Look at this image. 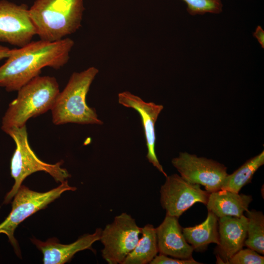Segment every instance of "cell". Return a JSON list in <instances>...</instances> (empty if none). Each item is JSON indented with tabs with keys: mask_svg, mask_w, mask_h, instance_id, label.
<instances>
[{
	"mask_svg": "<svg viewBox=\"0 0 264 264\" xmlns=\"http://www.w3.org/2000/svg\"><path fill=\"white\" fill-rule=\"evenodd\" d=\"M35 35L26 5L0 0V42L21 47L31 42Z\"/></svg>",
	"mask_w": 264,
	"mask_h": 264,
	"instance_id": "30bf717a",
	"label": "cell"
},
{
	"mask_svg": "<svg viewBox=\"0 0 264 264\" xmlns=\"http://www.w3.org/2000/svg\"><path fill=\"white\" fill-rule=\"evenodd\" d=\"M247 239L244 245L261 254H264V216L261 211H246Z\"/></svg>",
	"mask_w": 264,
	"mask_h": 264,
	"instance_id": "d6986e66",
	"label": "cell"
},
{
	"mask_svg": "<svg viewBox=\"0 0 264 264\" xmlns=\"http://www.w3.org/2000/svg\"><path fill=\"white\" fill-rule=\"evenodd\" d=\"M264 164V152L249 159L238 169L226 176L220 190L239 193L241 189L250 182L256 171Z\"/></svg>",
	"mask_w": 264,
	"mask_h": 264,
	"instance_id": "ac0fdd59",
	"label": "cell"
},
{
	"mask_svg": "<svg viewBox=\"0 0 264 264\" xmlns=\"http://www.w3.org/2000/svg\"><path fill=\"white\" fill-rule=\"evenodd\" d=\"M219 218L208 211L207 218L201 223L182 228L187 242L197 251L205 250L211 243L219 244Z\"/></svg>",
	"mask_w": 264,
	"mask_h": 264,
	"instance_id": "2e32d148",
	"label": "cell"
},
{
	"mask_svg": "<svg viewBox=\"0 0 264 264\" xmlns=\"http://www.w3.org/2000/svg\"><path fill=\"white\" fill-rule=\"evenodd\" d=\"M247 218L226 216L219 218V244L216 249L217 262L228 261L244 245L247 237Z\"/></svg>",
	"mask_w": 264,
	"mask_h": 264,
	"instance_id": "4fadbf2b",
	"label": "cell"
},
{
	"mask_svg": "<svg viewBox=\"0 0 264 264\" xmlns=\"http://www.w3.org/2000/svg\"><path fill=\"white\" fill-rule=\"evenodd\" d=\"M141 238L122 264H147L158 252L155 228L151 224L141 227Z\"/></svg>",
	"mask_w": 264,
	"mask_h": 264,
	"instance_id": "e0dca14e",
	"label": "cell"
},
{
	"mask_svg": "<svg viewBox=\"0 0 264 264\" xmlns=\"http://www.w3.org/2000/svg\"><path fill=\"white\" fill-rule=\"evenodd\" d=\"M60 92L54 77L40 75L18 90L17 97L9 105L2 118L1 130L26 125L27 120L52 109Z\"/></svg>",
	"mask_w": 264,
	"mask_h": 264,
	"instance_id": "3957f363",
	"label": "cell"
},
{
	"mask_svg": "<svg viewBox=\"0 0 264 264\" xmlns=\"http://www.w3.org/2000/svg\"><path fill=\"white\" fill-rule=\"evenodd\" d=\"M84 9L83 0H36L29 13L36 35L54 42L81 27Z\"/></svg>",
	"mask_w": 264,
	"mask_h": 264,
	"instance_id": "7a4b0ae2",
	"label": "cell"
},
{
	"mask_svg": "<svg viewBox=\"0 0 264 264\" xmlns=\"http://www.w3.org/2000/svg\"><path fill=\"white\" fill-rule=\"evenodd\" d=\"M160 190V201L166 214L179 218L197 202L206 204L209 193L177 174L167 176Z\"/></svg>",
	"mask_w": 264,
	"mask_h": 264,
	"instance_id": "9c48e42d",
	"label": "cell"
},
{
	"mask_svg": "<svg viewBox=\"0 0 264 264\" xmlns=\"http://www.w3.org/2000/svg\"><path fill=\"white\" fill-rule=\"evenodd\" d=\"M201 264L195 260L193 258L181 259L170 258L168 256L159 254L157 255L150 262V264Z\"/></svg>",
	"mask_w": 264,
	"mask_h": 264,
	"instance_id": "7402d4cb",
	"label": "cell"
},
{
	"mask_svg": "<svg viewBox=\"0 0 264 264\" xmlns=\"http://www.w3.org/2000/svg\"><path fill=\"white\" fill-rule=\"evenodd\" d=\"M10 49L7 47L0 45V60L8 57Z\"/></svg>",
	"mask_w": 264,
	"mask_h": 264,
	"instance_id": "cb8c5ba5",
	"label": "cell"
},
{
	"mask_svg": "<svg viewBox=\"0 0 264 264\" xmlns=\"http://www.w3.org/2000/svg\"><path fill=\"white\" fill-rule=\"evenodd\" d=\"M118 101L121 105L133 109L139 114L146 141L147 158L150 163L166 177L167 175L159 162L155 151V124L159 114L163 109V106L153 102H145L140 97L128 91L119 93Z\"/></svg>",
	"mask_w": 264,
	"mask_h": 264,
	"instance_id": "8fae6325",
	"label": "cell"
},
{
	"mask_svg": "<svg viewBox=\"0 0 264 264\" xmlns=\"http://www.w3.org/2000/svg\"><path fill=\"white\" fill-rule=\"evenodd\" d=\"M98 72V68L90 66L71 74L51 109L54 124H103L95 109L86 103L87 95Z\"/></svg>",
	"mask_w": 264,
	"mask_h": 264,
	"instance_id": "277c9868",
	"label": "cell"
},
{
	"mask_svg": "<svg viewBox=\"0 0 264 264\" xmlns=\"http://www.w3.org/2000/svg\"><path fill=\"white\" fill-rule=\"evenodd\" d=\"M264 257L251 248L241 249L227 262L229 264H263Z\"/></svg>",
	"mask_w": 264,
	"mask_h": 264,
	"instance_id": "44dd1931",
	"label": "cell"
},
{
	"mask_svg": "<svg viewBox=\"0 0 264 264\" xmlns=\"http://www.w3.org/2000/svg\"><path fill=\"white\" fill-rule=\"evenodd\" d=\"M252 200L250 195L220 190L209 194L206 205L208 211L218 218L226 216L240 217L248 210Z\"/></svg>",
	"mask_w": 264,
	"mask_h": 264,
	"instance_id": "9a60e30c",
	"label": "cell"
},
{
	"mask_svg": "<svg viewBox=\"0 0 264 264\" xmlns=\"http://www.w3.org/2000/svg\"><path fill=\"white\" fill-rule=\"evenodd\" d=\"M187 4V11L192 15L205 13L220 14L222 11L221 0H182Z\"/></svg>",
	"mask_w": 264,
	"mask_h": 264,
	"instance_id": "ffe728a7",
	"label": "cell"
},
{
	"mask_svg": "<svg viewBox=\"0 0 264 264\" xmlns=\"http://www.w3.org/2000/svg\"><path fill=\"white\" fill-rule=\"evenodd\" d=\"M16 144V149L11 160V175L14 184L6 194L4 203H8L18 192L23 181L33 173L44 171L49 174L57 182H62L70 177L68 171L61 167L64 163L61 160L51 164L45 163L35 154L28 141L26 125L13 127L5 132Z\"/></svg>",
	"mask_w": 264,
	"mask_h": 264,
	"instance_id": "5b68a950",
	"label": "cell"
},
{
	"mask_svg": "<svg viewBox=\"0 0 264 264\" xmlns=\"http://www.w3.org/2000/svg\"><path fill=\"white\" fill-rule=\"evenodd\" d=\"M102 229L97 228L92 234H85L68 244L60 243L55 238L43 242L36 238L31 242L42 252L44 264H63L69 261L77 252L86 249L94 252L92 244L99 241Z\"/></svg>",
	"mask_w": 264,
	"mask_h": 264,
	"instance_id": "7c38bea8",
	"label": "cell"
},
{
	"mask_svg": "<svg viewBox=\"0 0 264 264\" xmlns=\"http://www.w3.org/2000/svg\"><path fill=\"white\" fill-rule=\"evenodd\" d=\"M254 36L256 38L263 48H264V31L262 27L258 25L255 32L253 33Z\"/></svg>",
	"mask_w": 264,
	"mask_h": 264,
	"instance_id": "603a6c76",
	"label": "cell"
},
{
	"mask_svg": "<svg viewBox=\"0 0 264 264\" xmlns=\"http://www.w3.org/2000/svg\"><path fill=\"white\" fill-rule=\"evenodd\" d=\"M178 219L166 214L162 223L155 228L158 252L178 259L193 258L194 249L185 239Z\"/></svg>",
	"mask_w": 264,
	"mask_h": 264,
	"instance_id": "5bb4252c",
	"label": "cell"
},
{
	"mask_svg": "<svg viewBox=\"0 0 264 264\" xmlns=\"http://www.w3.org/2000/svg\"><path fill=\"white\" fill-rule=\"evenodd\" d=\"M74 45V41L66 37L54 42L31 41L10 49L6 61L0 66V87L7 91H18L40 75L44 67L61 68L68 62Z\"/></svg>",
	"mask_w": 264,
	"mask_h": 264,
	"instance_id": "6da1fadb",
	"label": "cell"
},
{
	"mask_svg": "<svg viewBox=\"0 0 264 264\" xmlns=\"http://www.w3.org/2000/svg\"><path fill=\"white\" fill-rule=\"evenodd\" d=\"M77 189L68 184L66 180L58 187L45 192H38L22 185L14 197L12 210L7 218L0 223V234H4L14 247L16 254L21 257V253L14 232L24 220L58 198L65 192Z\"/></svg>",
	"mask_w": 264,
	"mask_h": 264,
	"instance_id": "8992f818",
	"label": "cell"
},
{
	"mask_svg": "<svg viewBox=\"0 0 264 264\" xmlns=\"http://www.w3.org/2000/svg\"><path fill=\"white\" fill-rule=\"evenodd\" d=\"M140 234L141 227L130 215L123 212L115 216L102 230L99 241L104 246L103 258L109 264H122L136 246Z\"/></svg>",
	"mask_w": 264,
	"mask_h": 264,
	"instance_id": "52a82bcc",
	"label": "cell"
},
{
	"mask_svg": "<svg viewBox=\"0 0 264 264\" xmlns=\"http://www.w3.org/2000/svg\"><path fill=\"white\" fill-rule=\"evenodd\" d=\"M172 164L182 178L203 186L209 193L220 190L228 175L223 164L187 152H180L172 160Z\"/></svg>",
	"mask_w": 264,
	"mask_h": 264,
	"instance_id": "ba28073f",
	"label": "cell"
}]
</instances>
